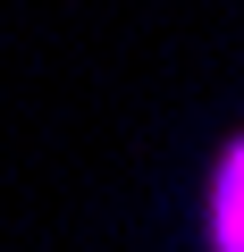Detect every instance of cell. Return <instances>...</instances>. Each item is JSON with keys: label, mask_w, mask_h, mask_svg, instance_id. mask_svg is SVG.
Segmentation results:
<instances>
[{"label": "cell", "mask_w": 244, "mask_h": 252, "mask_svg": "<svg viewBox=\"0 0 244 252\" xmlns=\"http://www.w3.org/2000/svg\"><path fill=\"white\" fill-rule=\"evenodd\" d=\"M210 252H244V143H227L210 177Z\"/></svg>", "instance_id": "obj_1"}]
</instances>
